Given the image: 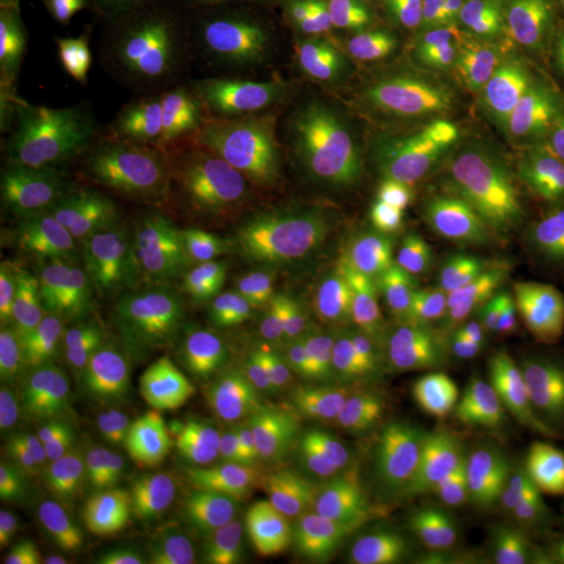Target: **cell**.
<instances>
[{"instance_id":"6da1fadb","label":"cell","mask_w":564,"mask_h":564,"mask_svg":"<svg viewBox=\"0 0 564 564\" xmlns=\"http://www.w3.org/2000/svg\"><path fill=\"white\" fill-rule=\"evenodd\" d=\"M297 4L220 42L197 95L202 130L226 160L279 191L349 174L368 90L351 44Z\"/></svg>"},{"instance_id":"7a4b0ae2","label":"cell","mask_w":564,"mask_h":564,"mask_svg":"<svg viewBox=\"0 0 564 564\" xmlns=\"http://www.w3.org/2000/svg\"><path fill=\"white\" fill-rule=\"evenodd\" d=\"M21 253L15 321L67 335L120 337L163 314L199 272L174 205L107 218L36 193Z\"/></svg>"},{"instance_id":"3957f363","label":"cell","mask_w":564,"mask_h":564,"mask_svg":"<svg viewBox=\"0 0 564 564\" xmlns=\"http://www.w3.org/2000/svg\"><path fill=\"white\" fill-rule=\"evenodd\" d=\"M170 351L263 400L328 405L341 387V335L323 297L199 270L163 312Z\"/></svg>"},{"instance_id":"277c9868","label":"cell","mask_w":564,"mask_h":564,"mask_svg":"<svg viewBox=\"0 0 564 564\" xmlns=\"http://www.w3.org/2000/svg\"><path fill=\"white\" fill-rule=\"evenodd\" d=\"M387 279L514 368H544L556 356L558 303L540 239H423Z\"/></svg>"},{"instance_id":"5b68a950","label":"cell","mask_w":564,"mask_h":564,"mask_svg":"<svg viewBox=\"0 0 564 564\" xmlns=\"http://www.w3.org/2000/svg\"><path fill=\"white\" fill-rule=\"evenodd\" d=\"M393 286V284H391ZM400 300L330 303L341 335V368L393 421L444 426L487 400L491 354L440 312L398 289Z\"/></svg>"},{"instance_id":"8992f818","label":"cell","mask_w":564,"mask_h":564,"mask_svg":"<svg viewBox=\"0 0 564 564\" xmlns=\"http://www.w3.org/2000/svg\"><path fill=\"white\" fill-rule=\"evenodd\" d=\"M379 517L360 463L321 424L286 433L262 473L263 564H335L362 547Z\"/></svg>"},{"instance_id":"52a82bcc","label":"cell","mask_w":564,"mask_h":564,"mask_svg":"<svg viewBox=\"0 0 564 564\" xmlns=\"http://www.w3.org/2000/svg\"><path fill=\"white\" fill-rule=\"evenodd\" d=\"M395 76L405 107L452 132L484 134L524 120L538 93V72L519 48L473 32L408 42Z\"/></svg>"},{"instance_id":"ba28073f","label":"cell","mask_w":564,"mask_h":564,"mask_svg":"<svg viewBox=\"0 0 564 564\" xmlns=\"http://www.w3.org/2000/svg\"><path fill=\"white\" fill-rule=\"evenodd\" d=\"M2 398L42 435L97 421L142 375L120 337L15 324L2 349Z\"/></svg>"},{"instance_id":"9c48e42d","label":"cell","mask_w":564,"mask_h":564,"mask_svg":"<svg viewBox=\"0 0 564 564\" xmlns=\"http://www.w3.org/2000/svg\"><path fill=\"white\" fill-rule=\"evenodd\" d=\"M383 176L410 220L435 232L431 239H460L517 223L564 193V170L552 163L423 155L387 163Z\"/></svg>"},{"instance_id":"30bf717a","label":"cell","mask_w":564,"mask_h":564,"mask_svg":"<svg viewBox=\"0 0 564 564\" xmlns=\"http://www.w3.org/2000/svg\"><path fill=\"white\" fill-rule=\"evenodd\" d=\"M163 484L182 564H263L262 473L247 456L228 449Z\"/></svg>"},{"instance_id":"8fae6325","label":"cell","mask_w":564,"mask_h":564,"mask_svg":"<svg viewBox=\"0 0 564 564\" xmlns=\"http://www.w3.org/2000/svg\"><path fill=\"white\" fill-rule=\"evenodd\" d=\"M32 481L44 502L95 523H142L153 506V479L99 421L46 433Z\"/></svg>"},{"instance_id":"7c38bea8","label":"cell","mask_w":564,"mask_h":564,"mask_svg":"<svg viewBox=\"0 0 564 564\" xmlns=\"http://www.w3.org/2000/svg\"><path fill=\"white\" fill-rule=\"evenodd\" d=\"M209 263V268L241 281L323 297L326 281L323 184L279 191V195L251 207Z\"/></svg>"},{"instance_id":"4fadbf2b","label":"cell","mask_w":564,"mask_h":564,"mask_svg":"<svg viewBox=\"0 0 564 564\" xmlns=\"http://www.w3.org/2000/svg\"><path fill=\"white\" fill-rule=\"evenodd\" d=\"M326 214L324 302H337L379 272H393L408 249L410 216L384 181L362 170L323 184Z\"/></svg>"},{"instance_id":"5bb4252c","label":"cell","mask_w":564,"mask_h":564,"mask_svg":"<svg viewBox=\"0 0 564 564\" xmlns=\"http://www.w3.org/2000/svg\"><path fill=\"white\" fill-rule=\"evenodd\" d=\"M487 510L508 523L564 524V426L524 429L475 464Z\"/></svg>"},{"instance_id":"9a60e30c","label":"cell","mask_w":564,"mask_h":564,"mask_svg":"<svg viewBox=\"0 0 564 564\" xmlns=\"http://www.w3.org/2000/svg\"><path fill=\"white\" fill-rule=\"evenodd\" d=\"M55 97V65L41 18L0 21V176L28 178Z\"/></svg>"},{"instance_id":"2e32d148","label":"cell","mask_w":564,"mask_h":564,"mask_svg":"<svg viewBox=\"0 0 564 564\" xmlns=\"http://www.w3.org/2000/svg\"><path fill=\"white\" fill-rule=\"evenodd\" d=\"M235 435L232 412L220 393L174 377V393L162 429L139 463L151 479L165 481L191 464L232 449Z\"/></svg>"},{"instance_id":"e0dca14e","label":"cell","mask_w":564,"mask_h":564,"mask_svg":"<svg viewBox=\"0 0 564 564\" xmlns=\"http://www.w3.org/2000/svg\"><path fill=\"white\" fill-rule=\"evenodd\" d=\"M107 82L123 137L153 165L172 172L184 130L178 65L155 74H109Z\"/></svg>"},{"instance_id":"ac0fdd59","label":"cell","mask_w":564,"mask_h":564,"mask_svg":"<svg viewBox=\"0 0 564 564\" xmlns=\"http://www.w3.org/2000/svg\"><path fill=\"white\" fill-rule=\"evenodd\" d=\"M364 475L372 508L384 523H423L456 500L449 479L402 458H372L364 463Z\"/></svg>"},{"instance_id":"d6986e66","label":"cell","mask_w":564,"mask_h":564,"mask_svg":"<svg viewBox=\"0 0 564 564\" xmlns=\"http://www.w3.org/2000/svg\"><path fill=\"white\" fill-rule=\"evenodd\" d=\"M307 0H182L186 15L214 41L226 42Z\"/></svg>"},{"instance_id":"ffe728a7","label":"cell","mask_w":564,"mask_h":564,"mask_svg":"<svg viewBox=\"0 0 564 564\" xmlns=\"http://www.w3.org/2000/svg\"><path fill=\"white\" fill-rule=\"evenodd\" d=\"M456 529L447 523L403 524L372 545L366 564H449Z\"/></svg>"},{"instance_id":"44dd1931","label":"cell","mask_w":564,"mask_h":564,"mask_svg":"<svg viewBox=\"0 0 564 564\" xmlns=\"http://www.w3.org/2000/svg\"><path fill=\"white\" fill-rule=\"evenodd\" d=\"M88 7L109 41L132 48L172 13L174 0H88Z\"/></svg>"},{"instance_id":"7402d4cb","label":"cell","mask_w":564,"mask_h":564,"mask_svg":"<svg viewBox=\"0 0 564 564\" xmlns=\"http://www.w3.org/2000/svg\"><path fill=\"white\" fill-rule=\"evenodd\" d=\"M0 564H34L32 563V533L21 524H2Z\"/></svg>"},{"instance_id":"603a6c76","label":"cell","mask_w":564,"mask_h":564,"mask_svg":"<svg viewBox=\"0 0 564 564\" xmlns=\"http://www.w3.org/2000/svg\"><path fill=\"white\" fill-rule=\"evenodd\" d=\"M130 564H182V561L170 540L142 529L141 542Z\"/></svg>"},{"instance_id":"cb8c5ba5","label":"cell","mask_w":564,"mask_h":564,"mask_svg":"<svg viewBox=\"0 0 564 564\" xmlns=\"http://www.w3.org/2000/svg\"><path fill=\"white\" fill-rule=\"evenodd\" d=\"M475 564H547L544 550L531 544L510 542L489 550Z\"/></svg>"},{"instance_id":"d4e9b609","label":"cell","mask_w":564,"mask_h":564,"mask_svg":"<svg viewBox=\"0 0 564 564\" xmlns=\"http://www.w3.org/2000/svg\"><path fill=\"white\" fill-rule=\"evenodd\" d=\"M32 563L34 564H78L76 552L65 550L51 538L32 533Z\"/></svg>"},{"instance_id":"484cf974","label":"cell","mask_w":564,"mask_h":564,"mask_svg":"<svg viewBox=\"0 0 564 564\" xmlns=\"http://www.w3.org/2000/svg\"><path fill=\"white\" fill-rule=\"evenodd\" d=\"M391 7L398 9H435V7H445V4H454V2H468V0H384ZM496 2H519V0H496Z\"/></svg>"},{"instance_id":"4316f807","label":"cell","mask_w":564,"mask_h":564,"mask_svg":"<svg viewBox=\"0 0 564 564\" xmlns=\"http://www.w3.org/2000/svg\"><path fill=\"white\" fill-rule=\"evenodd\" d=\"M2 15H39V0H0Z\"/></svg>"}]
</instances>
